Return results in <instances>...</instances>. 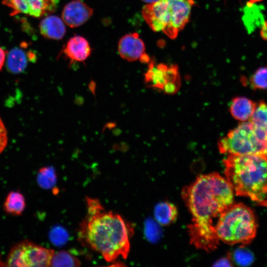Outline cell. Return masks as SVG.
Listing matches in <instances>:
<instances>
[{
  "instance_id": "4316f807",
  "label": "cell",
  "mask_w": 267,
  "mask_h": 267,
  "mask_svg": "<svg viewBox=\"0 0 267 267\" xmlns=\"http://www.w3.org/2000/svg\"><path fill=\"white\" fill-rule=\"evenodd\" d=\"M5 51L0 46V70L2 69V67L3 66L5 60Z\"/></svg>"
},
{
  "instance_id": "ba28073f",
  "label": "cell",
  "mask_w": 267,
  "mask_h": 267,
  "mask_svg": "<svg viewBox=\"0 0 267 267\" xmlns=\"http://www.w3.org/2000/svg\"><path fill=\"white\" fill-rule=\"evenodd\" d=\"M148 63V68L144 76L147 85L166 93L177 92L180 84L178 66L163 63L156 65L150 60Z\"/></svg>"
},
{
  "instance_id": "7a4b0ae2",
  "label": "cell",
  "mask_w": 267,
  "mask_h": 267,
  "mask_svg": "<svg viewBox=\"0 0 267 267\" xmlns=\"http://www.w3.org/2000/svg\"><path fill=\"white\" fill-rule=\"evenodd\" d=\"M87 214L80 224L78 238L83 245L99 253L108 262L130 249L133 227L119 215L106 211L97 199L87 198Z\"/></svg>"
},
{
  "instance_id": "8992f818",
  "label": "cell",
  "mask_w": 267,
  "mask_h": 267,
  "mask_svg": "<svg viewBox=\"0 0 267 267\" xmlns=\"http://www.w3.org/2000/svg\"><path fill=\"white\" fill-rule=\"evenodd\" d=\"M218 148L222 154L261 155L266 146L259 139L249 121L240 123L222 138L218 142Z\"/></svg>"
},
{
  "instance_id": "277c9868",
  "label": "cell",
  "mask_w": 267,
  "mask_h": 267,
  "mask_svg": "<svg viewBox=\"0 0 267 267\" xmlns=\"http://www.w3.org/2000/svg\"><path fill=\"white\" fill-rule=\"evenodd\" d=\"M194 4L193 0H158L143 7L142 16L152 30L175 39L189 21Z\"/></svg>"
},
{
  "instance_id": "8fae6325",
  "label": "cell",
  "mask_w": 267,
  "mask_h": 267,
  "mask_svg": "<svg viewBox=\"0 0 267 267\" xmlns=\"http://www.w3.org/2000/svg\"><path fill=\"white\" fill-rule=\"evenodd\" d=\"M118 51L121 57L128 61L139 59L145 53V45L135 33L124 36L119 41Z\"/></svg>"
},
{
  "instance_id": "f1b7e54d",
  "label": "cell",
  "mask_w": 267,
  "mask_h": 267,
  "mask_svg": "<svg viewBox=\"0 0 267 267\" xmlns=\"http://www.w3.org/2000/svg\"><path fill=\"white\" fill-rule=\"evenodd\" d=\"M263 0H249L246 4L247 5H251L253 4H255L256 2L261 1Z\"/></svg>"
},
{
  "instance_id": "4fadbf2b",
  "label": "cell",
  "mask_w": 267,
  "mask_h": 267,
  "mask_svg": "<svg viewBox=\"0 0 267 267\" xmlns=\"http://www.w3.org/2000/svg\"><path fill=\"white\" fill-rule=\"evenodd\" d=\"M249 121L259 139L267 147V104L263 101L257 104Z\"/></svg>"
},
{
  "instance_id": "d6986e66",
  "label": "cell",
  "mask_w": 267,
  "mask_h": 267,
  "mask_svg": "<svg viewBox=\"0 0 267 267\" xmlns=\"http://www.w3.org/2000/svg\"><path fill=\"white\" fill-rule=\"evenodd\" d=\"M243 11L242 20L249 33L252 32L256 27L263 25L264 18L260 9L255 4H246Z\"/></svg>"
},
{
  "instance_id": "e0dca14e",
  "label": "cell",
  "mask_w": 267,
  "mask_h": 267,
  "mask_svg": "<svg viewBox=\"0 0 267 267\" xmlns=\"http://www.w3.org/2000/svg\"><path fill=\"white\" fill-rule=\"evenodd\" d=\"M178 210L175 206L168 202L157 204L154 209V216L158 222L162 225H168L177 219Z\"/></svg>"
},
{
  "instance_id": "7402d4cb",
  "label": "cell",
  "mask_w": 267,
  "mask_h": 267,
  "mask_svg": "<svg viewBox=\"0 0 267 267\" xmlns=\"http://www.w3.org/2000/svg\"><path fill=\"white\" fill-rule=\"evenodd\" d=\"M251 87L253 89H267V67L258 69L250 79Z\"/></svg>"
},
{
  "instance_id": "6da1fadb",
  "label": "cell",
  "mask_w": 267,
  "mask_h": 267,
  "mask_svg": "<svg viewBox=\"0 0 267 267\" xmlns=\"http://www.w3.org/2000/svg\"><path fill=\"white\" fill-rule=\"evenodd\" d=\"M234 194L226 178L217 173L199 176L183 189L192 216L188 226L190 242L195 247L208 252L218 247L216 225L222 212L234 203Z\"/></svg>"
},
{
  "instance_id": "1f68e13d",
  "label": "cell",
  "mask_w": 267,
  "mask_h": 267,
  "mask_svg": "<svg viewBox=\"0 0 267 267\" xmlns=\"http://www.w3.org/2000/svg\"><path fill=\"white\" fill-rule=\"evenodd\" d=\"M142 1L147 2V3H151L158 1V0H142Z\"/></svg>"
},
{
  "instance_id": "d4e9b609",
  "label": "cell",
  "mask_w": 267,
  "mask_h": 267,
  "mask_svg": "<svg viewBox=\"0 0 267 267\" xmlns=\"http://www.w3.org/2000/svg\"><path fill=\"white\" fill-rule=\"evenodd\" d=\"M7 137L5 128L0 118V153L4 150L6 146Z\"/></svg>"
},
{
  "instance_id": "44dd1931",
  "label": "cell",
  "mask_w": 267,
  "mask_h": 267,
  "mask_svg": "<svg viewBox=\"0 0 267 267\" xmlns=\"http://www.w3.org/2000/svg\"><path fill=\"white\" fill-rule=\"evenodd\" d=\"M37 182L39 185L44 189L52 187L56 181L55 170L52 167H46L41 169L37 175Z\"/></svg>"
},
{
  "instance_id": "52a82bcc",
  "label": "cell",
  "mask_w": 267,
  "mask_h": 267,
  "mask_svg": "<svg viewBox=\"0 0 267 267\" xmlns=\"http://www.w3.org/2000/svg\"><path fill=\"white\" fill-rule=\"evenodd\" d=\"M53 250L25 240L16 244L9 252L6 266L18 267H50Z\"/></svg>"
},
{
  "instance_id": "f546056e",
  "label": "cell",
  "mask_w": 267,
  "mask_h": 267,
  "mask_svg": "<svg viewBox=\"0 0 267 267\" xmlns=\"http://www.w3.org/2000/svg\"><path fill=\"white\" fill-rule=\"evenodd\" d=\"M264 157L266 160H267V147L264 150V152L262 153L261 155H260Z\"/></svg>"
},
{
  "instance_id": "9a60e30c",
  "label": "cell",
  "mask_w": 267,
  "mask_h": 267,
  "mask_svg": "<svg viewBox=\"0 0 267 267\" xmlns=\"http://www.w3.org/2000/svg\"><path fill=\"white\" fill-rule=\"evenodd\" d=\"M257 104L245 97L234 98L230 105L229 111L235 119L245 122L249 120L252 115Z\"/></svg>"
},
{
  "instance_id": "484cf974",
  "label": "cell",
  "mask_w": 267,
  "mask_h": 267,
  "mask_svg": "<svg viewBox=\"0 0 267 267\" xmlns=\"http://www.w3.org/2000/svg\"><path fill=\"white\" fill-rule=\"evenodd\" d=\"M260 36L263 40L267 41V20L265 21L262 26Z\"/></svg>"
},
{
  "instance_id": "4dcf8cb0",
  "label": "cell",
  "mask_w": 267,
  "mask_h": 267,
  "mask_svg": "<svg viewBox=\"0 0 267 267\" xmlns=\"http://www.w3.org/2000/svg\"><path fill=\"white\" fill-rule=\"evenodd\" d=\"M0 267H6L5 262H4L2 261L0 255Z\"/></svg>"
},
{
  "instance_id": "83f0119b",
  "label": "cell",
  "mask_w": 267,
  "mask_h": 267,
  "mask_svg": "<svg viewBox=\"0 0 267 267\" xmlns=\"http://www.w3.org/2000/svg\"><path fill=\"white\" fill-rule=\"evenodd\" d=\"M218 264H216L217 266H228L230 267L231 266V264L229 260L226 258L225 259H222V260H220L218 262H217Z\"/></svg>"
},
{
  "instance_id": "2e32d148",
  "label": "cell",
  "mask_w": 267,
  "mask_h": 267,
  "mask_svg": "<svg viewBox=\"0 0 267 267\" xmlns=\"http://www.w3.org/2000/svg\"><path fill=\"white\" fill-rule=\"evenodd\" d=\"M30 61L29 51L26 52L19 47L11 49L7 55L6 66L7 70L13 74L22 73Z\"/></svg>"
},
{
  "instance_id": "7c38bea8",
  "label": "cell",
  "mask_w": 267,
  "mask_h": 267,
  "mask_svg": "<svg viewBox=\"0 0 267 267\" xmlns=\"http://www.w3.org/2000/svg\"><path fill=\"white\" fill-rule=\"evenodd\" d=\"M71 62H83L90 55L91 48L88 41L80 36L70 38L63 49Z\"/></svg>"
},
{
  "instance_id": "ffe728a7",
  "label": "cell",
  "mask_w": 267,
  "mask_h": 267,
  "mask_svg": "<svg viewBox=\"0 0 267 267\" xmlns=\"http://www.w3.org/2000/svg\"><path fill=\"white\" fill-rule=\"evenodd\" d=\"M81 262L76 257L65 251L54 253L50 266L52 267H79Z\"/></svg>"
},
{
  "instance_id": "5bb4252c",
  "label": "cell",
  "mask_w": 267,
  "mask_h": 267,
  "mask_svg": "<svg viewBox=\"0 0 267 267\" xmlns=\"http://www.w3.org/2000/svg\"><path fill=\"white\" fill-rule=\"evenodd\" d=\"M39 28L41 34L50 39H61L66 33V28L63 21L55 15H49L43 19Z\"/></svg>"
},
{
  "instance_id": "603a6c76",
  "label": "cell",
  "mask_w": 267,
  "mask_h": 267,
  "mask_svg": "<svg viewBox=\"0 0 267 267\" xmlns=\"http://www.w3.org/2000/svg\"><path fill=\"white\" fill-rule=\"evenodd\" d=\"M235 261L240 266H248L254 261V256L252 253L244 247L237 249L234 253Z\"/></svg>"
},
{
  "instance_id": "cb8c5ba5",
  "label": "cell",
  "mask_w": 267,
  "mask_h": 267,
  "mask_svg": "<svg viewBox=\"0 0 267 267\" xmlns=\"http://www.w3.org/2000/svg\"><path fill=\"white\" fill-rule=\"evenodd\" d=\"M49 238L53 244L56 245H61L67 241L68 234L63 228L57 226L51 230Z\"/></svg>"
},
{
  "instance_id": "30bf717a",
  "label": "cell",
  "mask_w": 267,
  "mask_h": 267,
  "mask_svg": "<svg viewBox=\"0 0 267 267\" xmlns=\"http://www.w3.org/2000/svg\"><path fill=\"white\" fill-rule=\"evenodd\" d=\"M93 14V9L81 0H73L64 7L62 18L64 23L71 28L85 23Z\"/></svg>"
},
{
  "instance_id": "5b68a950",
  "label": "cell",
  "mask_w": 267,
  "mask_h": 267,
  "mask_svg": "<svg viewBox=\"0 0 267 267\" xmlns=\"http://www.w3.org/2000/svg\"><path fill=\"white\" fill-rule=\"evenodd\" d=\"M257 229L254 212L241 203H234L223 211L215 227L219 241L230 245L251 243L256 235Z\"/></svg>"
},
{
  "instance_id": "9c48e42d",
  "label": "cell",
  "mask_w": 267,
  "mask_h": 267,
  "mask_svg": "<svg viewBox=\"0 0 267 267\" xmlns=\"http://www.w3.org/2000/svg\"><path fill=\"white\" fill-rule=\"evenodd\" d=\"M2 2L11 9V16L22 13L40 18L54 12L59 0H2Z\"/></svg>"
},
{
  "instance_id": "3957f363",
  "label": "cell",
  "mask_w": 267,
  "mask_h": 267,
  "mask_svg": "<svg viewBox=\"0 0 267 267\" xmlns=\"http://www.w3.org/2000/svg\"><path fill=\"white\" fill-rule=\"evenodd\" d=\"M225 178L236 195L261 201L267 195V160L257 154L228 155Z\"/></svg>"
},
{
  "instance_id": "ac0fdd59",
  "label": "cell",
  "mask_w": 267,
  "mask_h": 267,
  "mask_svg": "<svg viewBox=\"0 0 267 267\" xmlns=\"http://www.w3.org/2000/svg\"><path fill=\"white\" fill-rule=\"evenodd\" d=\"M25 200L18 191H11L4 202L3 208L5 212L14 216L22 214L25 208Z\"/></svg>"
}]
</instances>
